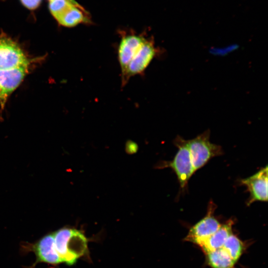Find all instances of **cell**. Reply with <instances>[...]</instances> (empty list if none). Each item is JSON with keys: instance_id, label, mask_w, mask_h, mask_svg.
Here are the masks:
<instances>
[{"instance_id": "1", "label": "cell", "mask_w": 268, "mask_h": 268, "mask_svg": "<svg viewBox=\"0 0 268 268\" xmlns=\"http://www.w3.org/2000/svg\"><path fill=\"white\" fill-rule=\"evenodd\" d=\"M52 234L55 248L62 262L72 265L86 252L87 240L81 231L65 227Z\"/></svg>"}, {"instance_id": "2", "label": "cell", "mask_w": 268, "mask_h": 268, "mask_svg": "<svg viewBox=\"0 0 268 268\" xmlns=\"http://www.w3.org/2000/svg\"><path fill=\"white\" fill-rule=\"evenodd\" d=\"M174 144L178 148V151L171 161H160L157 168H170L176 174L181 190H184L188 182L196 172L193 167L186 139L177 136Z\"/></svg>"}, {"instance_id": "3", "label": "cell", "mask_w": 268, "mask_h": 268, "mask_svg": "<svg viewBox=\"0 0 268 268\" xmlns=\"http://www.w3.org/2000/svg\"><path fill=\"white\" fill-rule=\"evenodd\" d=\"M209 130L196 137L187 140L192 164L195 172L202 167L212 158L223 154L221 146L209 140Z\"/></svg>"}, {"instance_id": "4", "label": "cell", "mask_w": 268, "mask_h": 268, "mask_svg": "<svg viewBox=\"0 0 268 268\" xmlns=\"http://www.w3.org/2000/svg\"><path fill=\"white\" fill-rule=\"evenodd\" d=\"M30 61L20 46L4 34L0 36V69L29 67Z\"/></svg>"}, {"instance_id": "5", "label": "cell", "mask_w": 268, "mask_h": 268, "mask_svg": "<svg viewBox=\"0 0 268 268\" xmlns=\"http://www.w3.org/2000/svg\"><path fill=\"white\" fill-rule=\"evenodd\" d=\"M215 208V204L210 201L206 215L190 228L185 241L200 246L218 229L221 224L214 215Z\"/></svg>"}, {"instance_id": "6", "label": "cell", "mask_w": 268, "mask_h": 268, "mask_svg": "<svg viewBox=\"0 0 268 268\" xmlns=\"http://www.w3.org/2000/svg\"><path fill=\"white\" fill-rule=\"evenodd\" d=\"M156 54L157 49L154 42L147 39L134 55L124 71L121 73L122 85H126L131 77L142 73Z\"/></svg>"}, {"instance_id": "7", "label": "cell", "mask_w": 268, "mask_h": 268, "mask_svg": "<svg viewBox=\"0 0 268 268\" xmlns=\"http://www.w3.org/2000/svg\"><path fill=\"white\" fill-rule=\"evenodd\" d=\"M245 186L250 194L247 204L256 201H268V166L262 168L253 175L240 180Z\"/></svg>"}, {"instance_id": "8", "label": "cell", "mask_w": 268, "mask_h": 268, "mask_svg": "<svg viewBox=\"0 0 268 268\" xmlns=\"http://www.w3.org/2000/svg\"><path fill=\"white\" fill-rule=\"evenodd\" d=\"M29 67L0 69V106L3 109L9 95L19 86Z\"/></svg>"}, {"instance_id": "9", "label": "cell", "mask_w": 268, "mask_h": 268, "mask_svg": "<svg viewBox=\"0 0 268 268\" xmlns=\"http://www.w3.org/2000/svg\"><path fill=\"white\" fill-rule=\"evenodd\" d=\"M146 40L145 38L135 34L126 35L122 38L118 48V59L121 73Z\"/></svg>"}, {"instance_id": "10", "label": "cell", "mask_w": 268, "mask_h": 268, "mask_svg": "<svg viewBox=\"0 0 268 268\" xmlns=\"http://www.w3.org/2000/svg\"><path fill=\"white\" fill-rule=\"evenodd\" d=\"M36 257V262H44L51 265L62 263L55 246L53 234H49L37 241L31 247Z\"/></svg>"}, {"instance_id": "11", "label": "cell", "mask_w": 268, "mask_h": 268, "mask_svg": "<svg viewBox=\"0 0 268 268\" xmlns=\"http://www.w3.org/2000/svg\"><path fill=\"white\" fill-rule=\"evenodd\" d=\"M233 220H228L199 246L205 254L222 247L227 238L232 233Z\"/></svg>"}, {"instance_id": "12", "label": "cell", "mask_w": 268, "mask_h": 268, "mask_svg": "<svg viewBox=\"0 0 268 268\" xmlns=\"http://www.w3.org/2000/svg\"><path fill=\"white\" fill-rule=\"evenodd\" d=\"M61 25L71 27L80 23H89V18L81 5H71L55 18Z\"/></svg>"}, {"instance_id": "13", "label": "cell", "mask_w": 268, "mask_h": 268, "mask_svg": "<svg viewBox=\"0 0 268 268\" xmlns=\"http://www.w3.org/2000/svg\"><path fill=\"white\" fill-rule=\"evenodd\" d=\"M205 255L207 264L211 268H234L236 263L222 248Z\"/></svg>"}, {"instance_id": "14", "label": "cell", "mask_w": 268, "mask_h": 268, "mask_svg": "<svg viewBox=\"0 0 268 268\" xmlns=\"http://www.w3.org/2000/svg\"><path fill=\"white\" fill-rule=\"evenodd\" d=\"M222 248L236 263L244 252V244L237 236L232 233L227 238Z\"/></svg>"}, {"instance_id": "15", "label": "cell", "mask_w": 268, "mask_h": 268, "mask_svg": "<svg viewBox=\"0 0 268 268\" xmlns=\"http://www.w3.org/2000/svg\"><path fill=\"white\" fill-rule=\"evenodd\" d=\"M72 4L79 5L77 2H73L69 0H51L49 2V9L51 14L55 18Z\"/></svg>"}, {"instance_id": "16", "label": "cell", "mask_w": 268, "mask_h": 268, "mask_svg": "<svg viewBox=\"0 0 268 268\" xmlns=\"http://www.w3.org/2000/svg\"><path fill=\"white\" fill-rule=\"evenodd\" d=\"M22 4L29 9H34L40 4L41 0H20Z\"/></svg>"}, {"instance_id": "17", "label": "cell", "mask_w": 268, "mask_h": 268, "mask_svg": "<svg viewBox=\"0 0 268 268\" xmlns=\"http://www.w3.org/2000/svg\"><path fill=\"white\" fill-rule=\"evenodd\" d=\"M126 149L129 153H134L136 151L137 145L132 141H129L127 144Z\"/></svg>"}, {"instance_id": "18", "label": "cell", "mask_w": 268, "mask_h": 268, "mask_svg": "<svg viewBox=\"0 0 268 268\" xmlns=\"http://www.w3.org/2000/svg\"><path fill=\"white\" fill-rule=\"evenodd\" d=\"M70 0V1H72V2H76V1H75L74 0Z\"/></svg>"}]
</instances>
